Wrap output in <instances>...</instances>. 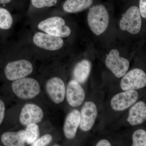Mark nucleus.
<instances>
[{"label": "nucleus", "mask_w": 146, "mask_h": 146, "mask_svg": "<svg viewBox=\"0 0 146 146\" xmlns=\"http://www.w3.org/2000/svg\"><path fill=\"white\" fill-rule=\"evenodd\" d=\"M12 91L19 98L31 99L40 94V86L36 80L25 77L13 81L11 85Z\"/></svg>", "instance_id": "5"}, {"label": "nucleus", "mask_w": 146, "mask_h": 146, "mask_svg": "<svg viewBox=\"0 0 146 146\" xmlns=\"http://www.w3.org/2000/svg\"><path fill=\"white\" fill-rule=\"evenodd\" d=\"M96 146H110L111 144L110 143L109 141L105 139H103L98 142V143L96 145Z\"/></svg>", "instance_id": "27"}, {"label": "nucleus", "mask_w": 146, "mask_h": 146, "mask_svg": "<svg viewBox=\"0 0 146 146\" xmlns=\"http://www.w3.org/2000/svg\"><path fill=\"white\" fill-rule=\"evenodd\" d=\"M80 128L82 130L88 131L94 126L98 115V110L95 104L92 102L84 103L80 112Z\"/></svg>", "instance_id": "11"}, {"label": "nucleus", "mask_w": 146, "mask_h": 146, "mask_svg": "<svg viewBox=\"0 0 146 146\" xmlns=\"http://www.w3.org/2000/svg\"><path fill=\"white\" fill-rule=\"evenodd\" d=\"M3 144L6 146H23L27 141L25 131L20 130L17 132H7L1 137Z\"/></svg>", "instance_id": "18"}, {"label": "nucleus", "mask_w": 146, "mask_h": 146, "mask_svg": "<svg viewBox=\"0 0 146 146\" xmlns=\"http://www.w3.org/2000/svg\"><path fill=\"white\" fill-rule=\"evenodd\" d=\"M123 77L121 87L123 91L142 89L146 86V73L141 69H133L126 73Z\"/></svg>", "instance_id": "8"}, {"label": "nucleus", "mask_w": 146, "mask_h": 146, "mask_svg": "<svg viewBox=\"0 0 146 146\" xmlns=\"http://www.w3.org/2000/svg\"><path fill=\"white\" fill-rule=\"evenodd\" d=\"M29 0H0V7L13 12H21L27 9Z\"/></svg>", "instance_id": "21"}, {"label": "nucleus", "mask_w": 146, "mask_h": 146, "mask_svg": "<svg viewBox=\"0 0 146 146\" xmlns=\"http://www.w3.org/2000/svg\"><path fill=\"white\" fill-rule=\"evenodd\" d=\"M52 136L47 134L37 139L31 144V146H45L48 145L52 140Z\"/></svg>", "instance_id": "24"}, {"label": "nucleus", "mask_w": 146, "mask_h": 146, "mask_svg": "<svg viewBox=\"0 0 146 146\" xmlns=\"http://www.w3.org/2000/svg\"><path fill=\"white\" fill-rule=\"evenodd\" d=\"M25 131L27 134L26 142L28 144H32L39 137V126L36 123L30 124L27 125Z\"/></svg>", "instance_id": "22"}, {"label": "nucleus", "mask_w": 146, "mask_h": 146, "mask_svg": "<svg viewBox=\"0 0 146 146\" xmlns=\"http://www.w3.org/2000/svg\"><path fill=\"white\" fill-rule=\"evenodd\" d=\"M105 65L116 77L119 78L127 72L129 62L126 58L120 56L117 50L112 49L106 55Z\"/></svg>", "instance_id": "7"}, {"label": "nucleus", "mask_w": 146, "mask_h": 146, "mask_svg": "<svg viewBox=\"0 0 146 146\" xmlns=\"http://www.w3.org/2000/svg\"><path fill=\"white\" fill-rule=\"evenodd\" d=\"M139 11L141 16L143 18H146V0H140L139 2Z\"/></svg>", "instance_id": "25"}, {"label": "nucleus", "mask_w": 146, "mask_h": 146, "mask_svg": "<svg viewBox=\"0 0 146 146\" xmlns=\"http://www.w3.org/2000/svg\"><path fill=\"white\" fill-rule=\"evenodd\" d=\"M91 69V63L86 59L80 60L74 68L73 76L74 80L80 84L84 83L89 78Z\"/></svg>", "instance_id": "19"}, {"label": "nucleus", "mask_w": 146, "mask_h": 146, "mask_svg": "<svg viewBox=\"0 0 146 146\" xmlns=\"http://www.w3.org/2000/svg\"><path fill=\"white\" fill-rule=\"evenodd\" d=\"M44 112L41 108L32 104L25 105L21 110L20 122L23 125L32 123H38L44 118Z\"/></svg>", "instance_id": "12"}, {"label": "nucleus", "mask_w": 146, "mask_h": 146, "mask_svg": "<svg viewBox=\"0 0 146 146\" xmlns=\"http://www.w3.org/2000/svg\"><path fill=\"white\" fill-rule=\"evenodd\" d=\"M94 0H65L62 8L65 13H78L92 6Z\"/></svg>", "instance_id": "20"}, {"label": "nucleus", "mask_w": 146, "mask_h": 146, "mask_svg": "<svg viewBox=\"0 0 146 146\" xmlns=\"http://www.w3.org/2000/svg\"><path fill=\"white\" fill-rule=\"evenodd\" d=\"M80 112L77 110H74L70 112L65 119L63 131L67 139L75 138L80 123Z\"/></svg>", "instance_id": "16"}, {"label": "nucleus", "mask_w": 146, "mask_h": 146, "mask_svg": "<svg viewBox=\"0 0 146 146\" xmlns=\"http://www.w3.org/2000/svg\"><path fill=\"white\" fill-rule=\"evenodd\" d=\"M146 119V104L143 101L138 102L129 110L127 120L131 125L136 126L143 123Z\"/></svg>", "instance_id": "17"}, {"label": "nucleus", "mask_w": 146, "mask_h": 146, "mask_svg": "<svg viewBox=\"0 0 146 146\" xmlns=\"http://www.w3.org/2000/svg\"><path fill=\"white\" fill-rule=\"evenodd\" d=\"M110 17L108 11L102 5H97L89 8L87 22L89 28L94 33L99 36L107 29Z\"/></svg>", "instance_id": "3"}, {"label": "nucleus", "mask_w": 146, "mask_h": 146, "mask_svg": "<svg viewBox=\"0 0 146 146\" xmlns=\"http://www.w3.org/2000/svg\"><path fill=\"white\" fill-rule=\"evenodd\" d=\"M33 70V63L27 58H24L7 62L3 71L7 80L15 81L29 75Z\"/></svg>", "instance_id": "4"}, {"label": "nucleus", "mask_w": 146, "mask_h": 146, "mask_svg": "<svg viewBox=\"0 0 146 146\" xmlns=\"http://www.w3.org/2000/svg\"><path fill=\"white\" fill-rule=\"evenodd\" d=\"M85 97V92L80 84L74 80H71L66 90V99L69 104L72 107H78L82 104Z\"/></svg>", "instance_id": "14"}, {"label": "nucleus", "mask_w": 146, "mask_h": 146, "mask_svg": "<svg viewBox=\"0 0 146 146\" xmlns=\"http://www.w3.org/2000/svg\"><path fill=\"white\" fill-rule=\"evenodd\" d=\"M58 1V0H29L27 16L30 19L49 11L57 5Z\"/></svg>", "instance_id": "15"}, {"label": "nucleus", "mask_w": 146, "mask_h": 146, "mask_svg": "<svg viewBox=\"0 0 146 146\" xmlns=\"http://www.w3.org/2000/svg\"><path fill=\"white\" fill-rule=\"evenodd\" d=\"M47 94L54 103L58 104L63 101L65 95L64 82L60 78L53 77L49 79L46 84Z\"/></svg>", "instance_id": "13"}, {"label": "nucleus", "mask_w": 146, "mask_h": 146, "mask_svg": "<svg viewBox=\"0 0 146 146\" xmlns=\"http://www.w3.org/2000/svg\"><path fill=\"white\" fill-rule=\"evenodd\" d=\"M5 110V108L4 103L2 100H0V125L2 122L4 118Z\"/></svg>", "instance_id": "26"}, {"label": "nucleus", "mask_w": 146, "mask_h": 146, "mask_svg": "<svg viewBox=\"0 0 146 146\" xmlns=\"http://www.w3.org/2000/svg\"><path fill=\"white\" fill-rule=\"evenodd\" d=\"M16 17L8 9L0 7V42L10 38L16 25Z\"/></svg>", "instance_id": "9"}, {"label": "nucleus", "mask_w": 146, "mask_h": 146, "mask_svg": "<svg viewBox=\"0 0 146 146\" xmlns=\"http://www.w3.org/2000/svg\"><path fill=\"white\" fill-rule=\"evenodd\" d=\"M132 146H146V131L139 129L133 132L132 136Z\"/></svg>", "instance_id": "23"}, {"label": "nucleus", "mask_w": 146, "mask_h": 146, "mask_svg": "<svg viewBox=\"0 0 146 146\" xmlns=\"http://www.w3.org/2000/svg\"><path fill=\"white\" fill-rule=\"evenodd\" d=\"M142 23L139 8L136 6H133L123 15L120 21L119 27L123 31L131 34H137L141 31Z\"/></svg>", "instance_id": "6"}, {"label": "nucleus", "mask_w": 146, "mask_h": 146, "mask_svg": "<svg viewBox=\"0 0 146 146\" xmlns=\"http://www.w3.org/2000/svg\"><path fill=\"white\" fill-rule=\"evenodd\" d=\"M28 24L32 29L63 39L70 37L72 32L67 21L53 15L50 10L29 19Z\"/></svg>", "instance_id": "2"}, {"label": "nucleus", "mask_w": 146, "mask_h": 146, "mask_svg": "<svg viewBox=\"0 0 146 146\" xmlns=\"http://www.w3.org/2000/svg\"><path fill=\"white\" fill-rule=\"evenodd\" d=\"M138 98V92L135 90H129L119 93L111 99V108L115 111H123L133 105Z\"/></svg>", "instance_id": "10"}, {"label": "nucleus", "mask_w": 146, "mask_h": 146, "mask_svg": "<svg viewBox=\"0 0 146 146\" xmlns=\"http://www.w3.org/2000/svg\"><path fill=\"white\" fill-rule=\"evenodd\" d=\"M33 54H47L63 49L64 39L50 35L30 28L25 30L19 39Z\"/></svg>", "instance_id": "1"}]
</instances>
